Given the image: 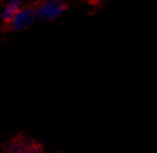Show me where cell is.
<instances>
[{"mask_svg": "<svg viewBox=\"0 0 157 153\" xmlns=\"http://www.w3.org/2000/svg\"><path fill=\"white\" fill-rule=\"evenodd\" d=\"M21 9H23V6H21V2H20V0H11V2H9V3L4 6L3 13H2L3 21L6 24H9L10 21L17 16V13H18Z\"/></svg>", "mask_w": 157, "mask_h": 153, "instance_id": "obj_4", "label": "cell"}, {"mask_svg": "<svg viewBox=\"0 0 157 153\" xmlns=\"http://www.w3.org/2000/svg\"><path fill=\"white\" fill-rule=\"evenodd\" d=\"M3 153H45V152H44V147L36 140H34L33 138L20 135V136H16L7 142Z\"/></svg>", "mask_w": 157, "mask_h": 153, "instance_id": "obj_1", "label": "cell"}, {"mask_svg": "<svg viewBox=\"0 0 157 153\" xmlns=\"http://www.w3.org/2000/svg\"><path fill=\"white\" fill-rule=\"evenodd\" d=\"M35 17H36L35 7H33V6L23 7V9L17 13V16L14 17L7 26H9L10 29H16V31L17 29H23L33 23Z\"/></svg>", "mask_w": 157, "mask_h": 153, "instance_id": "obj_3", "label": "cell"}, {"mask_svg": "<svg viewBox=\"0 0 157 153\" xmlns=\"http://www.w3.org/2000/svg\"><path fill=\"white\" fill-rule=\"evenodd\" d=\"M66 7L63 0H41L35 6V13L39 18L55 20L65 13Z\"/></svg>", "mask_w": 157, "mask_h": 153, "instance_id": "obj_2", "label": "cell"}]
</instances>
